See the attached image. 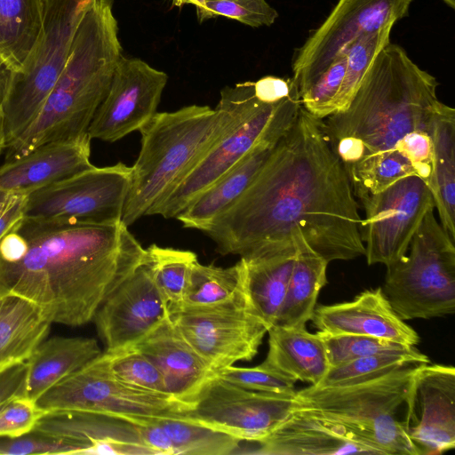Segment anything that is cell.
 I'll return each instance as SVG.
<instances>
[{"label": "cell", "mask_w": 455, "mask_h": 455, "mask_svg": "<svg viewBox=\"0 0 455 455\" xmlns=\"http://www.w3.org/2000/svg\"><path fill=\"white\" fill-rule=\"evenodd\" d=\"M245 442V441H243ZM248 454L336 455L384 452L343 425L294 409L289 417L262 439L245 442Z\"/></svg>", "instance_id": "cell-19"}, {"label": "cell", "mask_w": 455, "mask_h": 455, "mask_svg": "<svg viewBox=\"0 0 455 455\" xmlns=\"http://www.w3.org/2000/svg\"><path fill=\"white\" fill-rule=\"evenodd\" d=\"M347 68L344 53L331 65L301 94V106L311 115L324 119L335 112V101L340 91Z\"/></svg>", "instance_id": "cell-39"}, {"label": "cell", "mask_w": 455, "mask_h": 455, "mask_svg": "<svg viewBox=\"0 0 455 455\" xmlns=\"http://www.w3.org/2000/svg\"><path fill=\"white\" fill-rule=\"evenodd\" d=\"M122 220L92 224L23 217L0 239V299L19 297L52 323L92 321L141 265L146 249Z\"/></svg>", "instance_id": "cell-2"}, {"label": "cell", "mask_w": 455, "mask_h": 455, "mask_svg": "<svg viewBox=\"0 0 455 455\" xmlns=\"http://www.w3.org/2000/svg\"><path fill=\"white\" fill-rule=\"evenodd\" d=\"M361 236L368 265L386 267L403 258L427 212L432 193L419 177L410 175L372 195L363 204Z\"/></svg>", "instance_id": "cell-15"}, {"label": "cell", "mask_w": 455, "mask_h": 455, "mask_svg": "<svg viewBox=\"0 0 455 455\" xmlns=\"http://www.w3.org/2000/svg\"><path fill=\"white\" fill-rule=\"evenodd\" d=\"M101 353L93 338L44 339L26 361L25 397L36 403L47 390Z\"/></svg>", "instance_id": "cell-27"}, {"label": "cell", "mask_w": 455, "mask_h": 455, "mask_svg": "<svg viewBox=\"0 0 455 455\" xmlns=\"http://www.w3.org/2000/svg\"><path fill=\"white\" fill-rule=\"evenodd\" d=\"M197 262L196 254L191 251L156 244L146 249L144 265L165 299L169 314L181 305Z\"/></svg>", "instance_id": "cell-33"}, {"label": "cell", "mask_w": 455, "mask_h": 455, "mask_svg": "<svg viewBox=\"0 0 455 455\" xmlns=\"http://www.w3.org/2000/svg\"><path fill=\"white\" fill-rule=\"evenodd\" d=\"M294 239L298 253L274 323L287 328L306 327L312 318L318 294L328 282L326 274L329 262L314 251L302 235H297Z\"/></svg>", "instance_id": "cell-28"}, {"label": "cell", "mask_w": 455, "mask_h": 455, "mask_svg": "<svg viewBox=\"0 0 455 455\" xmlns=\"http://www.w3.org/2000/svg\"><path fill=\"white\" fill-rule=\"evenodd\" d=\"M215 374L245 389L293 394L296 392L293 379L260 363L255 367H237L230 365L219 370Z\"/></svg>", "instance_id": "cell-41"}, {"label": "cell", "mask_w": 455, "mask_h": 455, "mask_svg": "<svg viewBox=\"0 0 455 455\" xmlns=\"http://www.w3.org/2000/svg\"><path fill=\"white\" fill-rule=\"evenodd\" d=\"M428 357L409 355H374L357 358L339 365L331 366L319 387H339L357 384L379 378L413 363H428Z\"/></svg>", "instance_id": "cell-36"}, {"label": "cell", "mask_w": 455, "mask_h": 455, "mask_svg": "<svg viewBox=\"0 0 455 455\" xmlns=\"http://www.w3.org/2000/svg\"><path fill=\"white\" fill-rule=\"evenodd\" d=\"M51 324L32 302L13 296L4 298L0 313V372L25 363L46 339Z\"/></svg>", "instance_id": "cell-30"}, {"label": "cell", "mask_w": 455, "mask_h": 455, "mask_svg": "<svg viewBox=\"0 0 455 455\" xmlns=\"http://www.w3.org/2000/svg\"><path fill=\"white\" fill-rule=\"evenodd\" d=\"M246 300L244 267L241 259L228 267L203 265L198 261L179 307H215Z\"/></svg>", "instance_id": "cell-32"}, {"label": "cell", "mask_w": 455, "mask_h": 455, "mask_svg": "<svg viewBox=\"0 0 455 455\" xmlns=\"http://www.w3.org/2000/svg\"><path fill=\"white\" fill-rule=\"evenodd\" d=\"M36 404L45 412L76 411L137 425L183 416L188 404L168 395L130 387L110 373L103 352L47 390Z\"/></svg>", "instance_id": "cell-9"}, {"label": "cell", "mask_w": 455, "mask_h": 455, "mask_svg": "<svg viewBox=\"0 0 455 455\" xmlns=\"http://www.w3.org/2000/svg\"><path fill=\"white\" fill-rule=\"evenodd\" d=\"M89 135L49 142L0 165V192L29 195L94 165Z\"/></svg>", "instance_id": "cell-22"}, {"label": "cell", "mask_w": 455, "mask_h": 455, "mask_svg": "<svg viewBox=\"0 0 455 455\" xmlns=\"http://www.w3.org/2000/svg\"><path fill=\"white\" fill-rule=\"evenodd\" d=\"M451 9L455 8V0H443Z\"/></svg>", "instance_id": "cell-52"}, {"label": "cell", "mask_w": 455, "mask_h": 455, "mask_svg": "<svg viewBox=\"0 0 455 455\" xmlns=\"http://www.w3.org/2000/svg\"><path fill=\"white\" fill-rule=\"evenodd\" d=\"M6 147V137H5V130H4V116L2 108V105L0 103V156L4 152Z\"/></svg>", "instance_id": "cell-50"}, {"label": "cell", "mask_w": 455, "mask_h": 455, "mask_svg": "<svg viewBox=\"0 0 455 455\" xmlns=\"http://www.w3.org/2000/svg\"><path fill=\"white\" fill-rule=\"evenodd\" d=\"M46 412L27 397H17L0 410V437H18L30 433Z\"/></svg>", "instance_id": "cell-43"}, {"label": "cell", "mask_w": 455, "mask_h": 455, "mask_svg": "<svg viewBox=\"0 0 455 455\" xmlns=\"http://www.w3.org/2000/svg\"><path fill=\"white\" fill-rule=\"evenodd\" d=\"M77 443L79 454L148 455L138 425L113 416L76 411L46 412L32 430Z\"/></svg>", "instance_id": "cell-20"}, {"label": "cell", "mask_w": 455, "mask_h": 455, "mask_svg": "<svg viewBox=\"0 0 455 455\" xmlns=\"http://www.w3.org/2000/svg\"><path fill=\"white\" fill-rule=\"evenodd\" d=\"M438 83L401 46L389 43L366 72L348 107L323 119L329 143L347 171L371 156L395 152L406 134L432 133L441 101Z\"/></svg>", "instance_id": "cell-3"}, {"label": "cell", "mask_w": 455, "mask_h": 455, "mask_svg": "<svg viewBox=\"0 0 455 455\" xmlns=\"http://www.w3.org/2000/svg\"><path fill=\"white\" fill-rule=\"evenodd\" d=\"M103 355L110 373L119 382L138 390L167 395L160 371L138 349L129 347L116 351L105 350Z\"/></svg>", "instance_id": "cell-38"}, {"label": "cell", "mask_w": 455, "mask_h": 455, "mask_svg": "<svg viewBox=\"0 0 455 455\" xmlns=\"http://www.w3.org/2000/svg\"><path fill=\"white\" fill-rule=\"evenodd\" d=\"M92 0H44L39 37L21 69L10 73L1 105L6 145L33 123L68 60L81 19Z\"/></svg>", "instance_id": "cell-8"}, {"label": "cell", "mask_w": 455, "mask_h": 455, "mask_svg": "<svg viewBox=\"0 0 455 455\" xmlns=\"http://www.w3.org/2000/svg\"><path fill=\"white\" fill-rule=\"evenodd\" d=\"M253 82L226 86L215 108L191 105L156 112L140 129L122 221L131 226L161 203L209 150L259 104Z\"/></svg>", "instance_id": "cell-4"}, {"label": "cell", "mask_w": 455, "mask_h": 455, "mask_svg": "<svg viewBox=\"0 0 455 455\" xmlns=\"http://www.w3.org/2000/svg\"><path fill=\"white\" fill-rule=\"evenodd\" d=\"M268 351L262 364L293 379L317 386L331 365L324 342L306 327L273 325L267 331Z\"/></svg>", "instance_id": "cell-26"}, {"label": "cell", "mask_w": 455, "mask_h": 455, "mask_svg": "<svg viewBox=\"0 0 455 455\" xmlns=\"http://www.w3.org/2000/svg\"><path fill=\"white\" fill-rule=\"evenodd\" d=\"M301 107L298 89L276 103L261 101L228 131L148 215L175 218L202 191L228 171L257 144L278 140L291 126Z\"/></svg>", "instance_id": "cell-10"}, {"label": "cell", "mask_w": 455, "mask_h": 455, "mask_svg": "<svg viewBox=\"0 0 455 455\" xmlns=\"http://www.w3.org/2000/svg\"><path fill=\"white\" fill-rule=\"evenodd\" d=\"M169 316L214 372L238 361L251 360L269 330L247 300L215 307H180Z\"/></svg>", "instance_id": "cell-13"}, {"label": "cell", "mask_w": 455, "mask_h": 455, "mask_svg": "<svg viewBox=\"0 0 455 455\" xmlns=\"http://www.w3.org/2000/svg\"><path fill=\"white\" fill-rule=\"evenodd\" d=\"M331 366L374 355H409L426 358L417 347L379 338L355 334H330L318 331Z\"/></svg>", "instance_id": "cell-37"}, {"label": "cell", "mask_w": 455, "mask_h": 455, "mask_svg": "<svg viewBox=\"0 0 455 455\" xmlns=\"http://www.w3.org/2000/svg\"><path fill=\"white\" fill-rule=\"evenodd\" d=\"M223 16L252 28L271 26L278 12L266 0H206L198 21Z\"/></svg>", "instance_id": "cell-40"}, {"label": "cell", "mask_w": 455, "mask_h": 455, "mask_svg": "<svg viewBox=\"0 0 455 455\" xmlns=\"http://www.w3.org/2000/svg\"><path fill=\"white\" fill-rule=\"evenodd\" d=\"M295 395L252 391L213 374L188 403L183 417L252 442L289 417L296 405Z\"/></svg>", "instance_id": "cell-12"}, {"label": "cell", "mask_w": 455, "mask_h": 455, "mask_svg": "<svg viewBox=\"0 0 455 455\" xmlns=\"http://www.w3.org/2000/svg\"><path fill=\"white\" fill-rule=\"evenodd\" d=\"M347 172L320 119L302 106L242 196L203 232L223 255L249 258L300 235L329 263L364 255Z\"/></svg>", "instance_id": "cell-1"}, {"label": "cell", "mask_w": 455, "mask_h": 455, "mask_svg": "<svg viewBox=\"0 0 455 455\" xmlns=\"http://www.w3.org/2000/svg\"><path fill=\"white\" fill-rule=\"evenodd\" d=\"M395 150L411 164L415 173L428 186L433 174V140L431 133L415 131L398 141Z\"/></svg>", "instance_id": "cell-44"}, {"label": "cell", "mask_w": 455, "mask_h": 455, "mask_svg": "<svg viewBox=\"0 0 455 455\" xmlns=\"http://www.w3.org/2000/svg\"><path fill=\"white\" fill-rule=\"evenodd\" d=\"M408 434L421 454L455 448V369L424 364L418 370L407 402Z\"/></svg>", "instance_id": "cell-18"}, {"label": "cell", "mask_w": 455, "mask_h": 455, "mask_svg": "<svg viewBox=\"0 0 455 455\" xmlns=\"http://www.w3.org/2000/svg\"><path fill=\"white\" fill-rule=\"evenodd\" d=\"M433 174L429 189L441 225L455 240V109L441 102L433 128Z\"/></svg>", "instance_id": "cell-29"}, {"label": "cell", "mask_w": 455, "mask_h": 455, "mask_svg": "<svg viewBox=\"0 0 455 455\" xmlns=\"http://www.w3.org/2000/svg\"><path fill=\"white\" fill-rule=\"evenodd\" d=\"M26 375V362L0 372V406L17 397H25Z\"/></svg>", "instance_id": "cell-46"}, {"label": "cell", "mask_w": 455, "mask_h": 455, "mask_svg": "<svg viewBox=\"0 0 455 455\" xmlns=\"http://www.w3.org/2000/svg\"><path fill=\"white\" fill-rule=\"evenodd\" d=\"M44 0H0V66L19 72L42 30Z\"/></svg>", "instance_id": "cell-31"}, {"label": "cell", "mask_w": 455, "mask_h": 455, "mask_svg": "<svg viewBox=\"0 0 455 455\" xmlns=\"http://www.w3.org/2000/svg\"><path fill=\"white\" fill-rule=\"evenodd\" d=\"M80 451L77 443L34 431L18 437H0V455L78 454Z\"/></svg>", "instance_id": "cell-42"}, {"label": "cell", "mask_w": 455, "mask_h": 455, "mask_svg": "<svg viewBox=\"0 0 455 455\" xmlns=\"http://www.w3.org/2000/svg\"><path fill=\"white\" fill-rule=\"evenodd\" d=\"M183 416L158 420L172 442L175 455H229L239 452L242 440L190 421Z\"/></svg>", "instance_id": "cell-34"}, {"label": "cell", "mask_w": 455, "mask_h": 455, "mask_svg": "<svg viewBox=\"0 0 455 455\" xmlns=\"http://www.w3.org/2000/svg\"><path fill=\"white\" fill-rule=\"evenodd\" d=\"M413 363L364 382L296 391L294 409L338 422L370 442L384 454L421 455L408 434L405 419L396 417L407 407L414 377L420 366Z\"/></svg>", "instance_id": "cell-6"}, {"label": "cell", "mask_w": 455, "mask_h": 455, "mask_svg": "<svg viewBox=\"0 0 455 455\" xmlns=\"http://www.w3.org/2000/svg\"><path fill=\"white\" fill-rule=\"evenodd\" d=\"M297 253L294 239L259 254L240 258L244 267L247 300L269 328L282 307Z\"/></svg>", "instance_id": "cell-25"}, {"label": "cell", "mask_w": 455, "mask_h": 455, "mask_svg": "<svg viewBox=\"0 0 455 455\" xmlns=\"http://www.w3.org/2000/svg\"><path fill=\"white\" fill-rule=\"evenodd\" d=\"M158 420L138 425L140 438L151 454L175 455L172 442Z\"/></svg>", "instance_id": "cell-47"}, {"label": "cell", "mask_w": 455, "mask_h": 455, "mask_svg": "<svg viewBox=\"0 0 455 455\" xmlns=\"http://www.w3.org/2000/svg\"><path fill=\"white\" fill-rule=\"evenodd\" d=\"M297 86L292 78L263 76L253 82L255 97L263 103H276L288 97Z\"/></svg>", "instance_id": "cell-45"}, {"label": "cell", "mask_w": 455, "mask_h": 455, "mask_svg": "<svg viewBox=\"0 0 455 455\" xmlns=\"http://www.w3.org/2000/svg\"><path fill=\"white\" fill-rule=\"evenodd\" d=\"M4 299H0V313H1L2 307L4 306Z\"/></svg>", "instance_id": "cell-53"}, {"label": "cell", "mask_w": 455, "mask_h": 455, "mask_svg": "<svg viewBox=\"0 0 455 455\" xmlns=\"http://www.w3.org/2000/svg\"><path fill=\"white\" fill-rule=\"evenodd\" d=\"M434 209L423 218L406 255L387 267L381 290L403 321L455 312V240Z\"/></svg>", "instance_id": "cell-7"}, {"label": "cell", "mask_w": 455, "mask_h": 455, "mask_svg": "<svg viewBox=\"0 0 455 455\" xmlns=\"http://www.w3.org/2000/svg\"><path fill=\"white\" fill-rule=\"evenodd\" d=\"M278 140H264L257 144L228 171L198 194L176 219L185 228L203 231L247 190Z\"/></svg>", "instance_id": "cell-24"}, {"label": "cell", "mask_w": 455, "mask_h": 455, "mask_svg": "<svg viewBox=\"0 0 455 455\" xmlns=\"http://www.w3.org/2000/svg\"><path fill=\"white\" fill-rule=\"evenodd\" d=\"M16 194H11L7 192H0V216L5 211V209L10 205L12 202Z\"/></svg>", "instance_id": "cell-51"}, {"label": "cell", "mask_w": 455, "mask_h": 455, "mask_svg": "<svg viewBox=\"0 0 455 455\" xmlns=\"http://www.w3.org/2000/svg\"><path fill=\"white\" fill-rule=\"evenodd\" d=\"M27 196L16 195L12 202L0 216V239L24 217Z\"/></svg>", "instance_id": "cell-48"}, {"label": "cell", "mask_w": 455, "mask_h": 455, "mask_svg": "<svg viewBox=\"0 0 455 455\" xmlns=\"http://www.w3.org/2000/svg\"><path fill=\"white\" fill-rule=\"evenodd\" d=\"M311 321L318 331L365 335L415 347L417 331L402 320L381 288L366 290L352 301L315 307Z\"/></svg>", "instance_id": "cell-21"}, {"label": "cell", "mask_w": 455, "mask_h": 455, "mask_svg": "<svg viewBox=\"0 0 455 455\" xmlns=\"http://www.w3.org/2000/svg\"><path fill=\"white\" fill-rule=\"evenodd\" d=\"M412 0H339L323 24L297 51L292 70L299 94L360 36L393 25Z\"/></svg>", "instance_id": "cell-14"}, {"label": "cell", "mask_w": 455, "mask_h": 455, "mask_svg": "<svg viewBox=\"0 0 455 455\" xmlns=\"http://www.w3.org/2000/svg\"><path fill=\"white\" fill-rule=\"evenodd\" d=\"M167 81L164 72L122 55L89 126L90 138L114 142L140 131L156 115Z\"/></svg>", "instance_id": "cell-16"}, {"label": "cell", "mask_w": 455, "mask_h": 455, "mask_svg": "<svg viewBox=\"0 0 455 455\" xmlns=\"http://www.w3.org/2000/svg\"><path fill=\"white\" fill-rule=\"evenodd\" d=\"M132 167L93 166L27 196L24 217L106 224L122 220Z\"/></svg>", "instance_id": "cell-11"}, {"label": "cell", "mask_w": 455, "mask_h": 455, "mask_svg": "<svg viewBox=\"0 0 455 455\" xmlns=\"http://www.w3.org/2000/svg\"><path fill=\"white\" fill-rule=\"evenodd\" d=\"M393 25L366 33L355 39L345 49L347 57L345 77L335 101V112L345 110L378 54L390 43ZM334 112V113H335Z\"/></svg>", "instance_id": "cell-35"}, {"label": "cell", "mask_w": 455, "mask_h": 455, "mask_svg": "<svg viewBox=\"0 0 455 455\" xmlns=\"http://www.w3.org/2000/svg\"><path fill=\"white\" fill-rule=\"evenodd\" d=\"M172 4L177 7L184 4H194L196 10V16L200 15L205 7L206 0H172Z\"/></svg>", "instance_id": "cell-49"}, {"label": "cell", "mask_w": 455, "mask_h": 455, "mask_svg": "<svg viewBox=\"0 0 455 455\" xmlns=\"http://www.w3.org/2000/svg\"><path fill=\"white\" fill-rule=\"evenodd\" d=\"M121 56L113 0H92L57 82L29 127L6 145L4 162L49 142L89 135V126Z\"/></svg>", "instance_id": "cell-5"}, {"label": "cell", "mask_w": 455, "mask_h": 455, "mask_svg": "<svg viewBox=\"0 0 455 455\" xmlns=\"http://www.w3.org/2000/svg\"><path fill=\"white\" fill-rule=\"evenodd\" d=\"M132 347L156 366L166 394L187 404L215 374L183 338L170 316Z\"/></svg>", "instance_id": "cell-23"}, {"label": "cell", "mask_w": 455, "mask_h": 455, "mask_svg": "<svg viewBox=\"0 0 455 455\" xmlns=\"http://www.w3.org/2000/svg\"><path fill=\"white\" fill-rule=\"evenodd\" d=\"M168 316V305L143 264L107 298L92 321L106 351H116L133 346Z\"/></svg>", "instance_id": "cell-17"}]
</instances>
